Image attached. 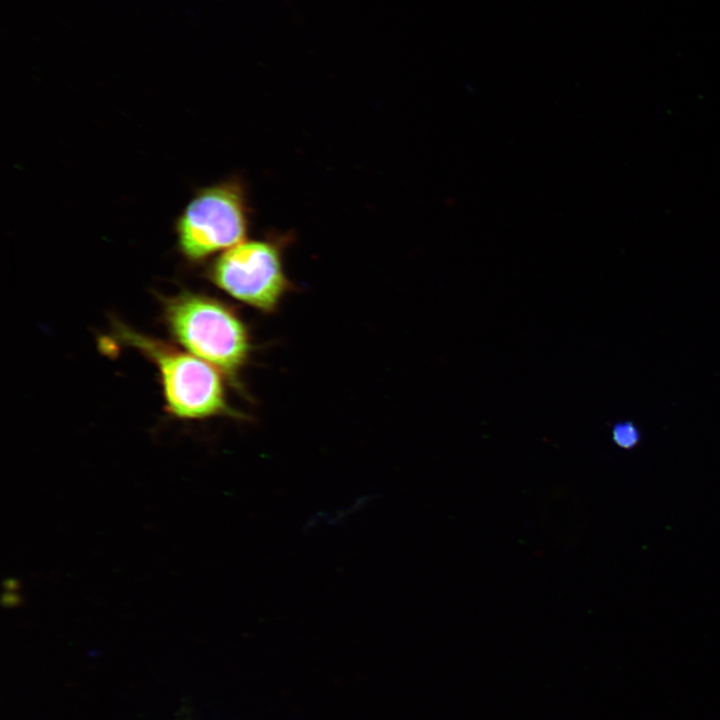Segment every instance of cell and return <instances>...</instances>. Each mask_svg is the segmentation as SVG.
I'll use <instances>...</instances> for the list:
<instances>
[{"label": "cell", "mask_w": 720, "mask_h": 720, "mask_svg": "<svg viewBox=\"0 0 720 720\" xmlns=\"http://www.w3.org/2000/svg\"><path fill=\"white\" fill-rule=\"evenodd\" d=\"M164 312L170 332L189 353L230 379L238 376L251 342L247 327L231 307L205 295L184 292L166 300Z\"/></svg>", "instance_id": "6da1fadb"}, {"label": "cell", "mask_w": 720, "mask_h": 720, "mask_svg": "<svg viewBox=\"0 0 720 720\" xmlns=\"http://www.w3.org/2000/svg\"><path fill=\"white\" fill-rule=\"evenodd\" d=\"M117 336L135 347L159 370L166 408L184 419H202L232 415L220 372L197 356L151 339L125 326L118 325Z\"/></svg>", "instance_id": "7a4b0ae2"}, {"label": "cell", "mask_w": 720, "mask_h": 720, "mask_svg": "<svg viewBox=\"0 0 720 720\" xmlns=\"http://www.w3.org/2000/svg\"><path fill=\"white\" fill-rule=\"evenodd\" d=\"M247 231L246 192L235 179L199 188L174 222L178 251L194 263L245 241Z\"/></svg>", "instance_id": "3957f363"}, {"label": "cell", "mask_w": 720, "mask_h": 720, "mask_svg": "<svg viewBox=\"0 0 720 720\" xmlns=\"http://www.w3.org/2000/svg\"><path fill=\"white\" fill-rule=\"evenodd\" d=\"M209 279L235 299L272 312L289 288L279 245L268 240L243 241L214 259Z\"/></svg>", "instance_id": "277c9868"}, {"label": "cell", "mask_w": 720, "mask_h": 720, "mask_svg": "<svg viewBox=\"0 0 720 720\" xmlns=\"http://www.w3.org/2000/svg\"><path fill=\"white\" fill-rule=\"evenodd\" d=\"M613 439L622 448H631L639 440L638 430L631 423H618L614 426Z\"/></svg>", "instance_id": "5b68a950"}]
</instances>
